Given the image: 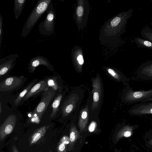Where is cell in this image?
Wrapping results in <instances>:
<instances>
[{
  "mask_svg": "<svg viewBox=\"0 0 152 152\" xmlns=\"http://www.w3.org/2000/svg\"><path fill=\"white\" fill-rule=\"evenodd\" d=\"M74 124V123H72L70 126L69 138L70 143L69 147V150H70V149L73 146L79 135V133Z\"/></svg>",
  "mask_w": 152,
  "mask_h": 152,
  "instance_id": "obj_20",
  "label": "cell"
},
{
  "mask_svg": "<svg viewBox=\"0 0 152 152\" xmlns=\"http://www.w3.org/2000/svg\"><path fill=\"white\" fill-rule=\"evenodd\" d=\"M2 111L1 103L0 102V114H1Z\"/></svg>",
  "mask_w": 152,
  "mask_h": 152,
  "instance_id": "obj_33",
  "label": "cell"
},
{
  "mask_svg": "<svg viewBox=\"0 0 152 152\" xmlns=\"http://www.w3.org/2000/svg\"><path fill=\"white\" fill-rule=\"evenodd\" d=\"M83 7L81 6H78L76 10L77 15L78 16H81L83 14Z\"/></svg>",
  "mask_w": 152,
  "mask_h": 152,
  "instance_id": "obj_29",
  "label": "cell"
},
{
  "mask_svg": "<svg viewBox=\"0 0 152 152\" xmlns=\"http://www.w3.org/2000/svg\"><path fill=\"white\" fill-rule=\"evenodd\" d=\"M151 25L152 26V18H151Z\"/></svg>",
  "mask_w": 152,
  "mask_h": 152,
  "instance_id": "obj_34",
  "label": "cell"
},
{
  "mask_svg": "<svg viewBox=\"0 0 152 152\" xmlns=\"http://www.w3.org/2000/svg\"><path fill=\"white\" fill-rule=\"evenodd\" d=\"M106 70L108 74L117 81L122 82L126 86H129L128 82L130 78L127 77L121 72L111 68H107Z\"/></svg>",
  "mask_w": 152,
  "mask_h": 152,
  "instance_id": "obj_18",
  "label": "cell"
},
{
  "mask_svg": "<svg viewBox=\"0 0 152 152\" xmlns=\"http://www.w3.org/2000/svg\"><path fill=\"white\" fill-rule=\"evenodd\" d=\"M144 140L146 147L152 151V129L145 132Z\"/></svg>",
  "mask_w": 152,
  "mask_h": 152,
  "instance_id": "obj_25",
  "label": "cell"
},
{
  "mask_svg": "<svg viewBox=\"0 0 152 152\" xmlns=\"http://www.w3.org/2000/svg\"><path fill=\"white\" fill-rule=\"evenodd\" d=\"M3 22V17L0 13V48H1V43H2L3 34V31L2 28Z\"/></svg>",
  "mask_w": 152,
  "mask_h": 152,
  "instance_id": "obj_27",
  "label": "cell"
},
{
  "mask_svg": "<svg viewBox=\"0 0 152 152\" xmlns=\"http://www.w3.org/2000/svg\"><path fill=\"white\" fill-rule=\"evenodd\" d=\"M152 96V88L148 90L134 91L129 86L124 89L121 96L122 102L124 104H132L141 102Z\"/></svg>",
  "mask_w": 152,
  "mask_h": 152,
  "instance_id": "obj_4",
  "label": "cell"
},
{
  "mask_svg": "<svg viewBox=\"0 0 152 152\" xmlns=\"http://www.w3.org/2000/svg\"><path fill=\"white\" fill-rule=\"evenodd\" d=\"M24 76H13L7 77L0 83V91H6L15 89L21 85Z\"/></svg>",
  "mask_w": 152,
  "mask_h": 152,
  "instance_id": "obj_8",
  "label": "cell"
},
{
  "mask_svg": "<svg viewBox=\"0 0 152 152\" xmlns=\"http://www.w3.org/2000/svg\"><path fill=\"white\" fill-rule=\"evenodd\" d=\"M140 34L142 39L152 42V29L148 26H146L143 27Z\"/></svg>",
  "mask_w": 152,
  "mask_h": 152,
  "instance_id": "obj_23",
  "label": "cell"
},
{
  "mask_svg": "<svg viewBox=\"0 0 152 152\" xmlns=\"http://www.w3.org/2000/svg\"><path fill=\"white\" fill-rule=\"evenodd\" d=\"M134 41L139 48H143L152 49V42L146 40L142 38L136 37Z\"/></svg>",
  "mask_w": 152,
  "mask_h": 152,
  "instance_id": "obj_24",
  "label": "cell"
},
{
  "mask_svg": "<svg viewBox=\"0 0 152 152\" xmlns=\"http://www.w3.org/2000/svg\"><path fill=\"white\" fill-rule=\"evenodd\" d=\"M17 118L14 114L9 115L0 126V140H3L13 131L16 123Z\"/></svg>",
  "mask_w": 152,
  "mask_h": 152,
  "instance_id": "obj_9",
  "label": "cell"
},
{
  "mask_svg": "<svg viewBox=\"0 0 152 152\" xmlns=\"http://www.w3.org/2000/svg\"><path fill=\"white\" fill-rule=\"evenodd\" d=\"M55 91L52 88H50L42 94L39 102L34 110V113L40 118L42 117L49 104L54 97Z\"/></svg>",
  "mask_w": 152,
  "mask_h": 152,
  "instance_id": "obj_7",
  "label": "cell"
},
{
  "mask_svg": "<svg viewBox=\"0 0 152 152\" xmlns=\"http://www.w3.org/2000/svg\"><path fill=\"white\" fill-rule=\"evenodd\" d=\"M69 90L67 87L65 88L64 90L59 92L54 99L51 105L52 112L50 114V118H54L59 111L60 104L63 101L66 92Z\"/></svg>",
  "mask_w": 152,
  "mask_h": 152,
  "instance_id": "obj_16",
  "label": "cell"
},
{
  "mask_svg": "<svg viewBox=\"0 0 152 152\" xmlns=\"http://www.w3.org/2000/svg\"><path fill=\"white\" fill-rule=\"evenodd\" d=\"M52 0H39L37 1L34 8L28 16L24 25L21 36L25 37L46 11Z\"/></svg>",
  "mask_w": 152,
  "mask_h": 152,
  "instance_id": "obj_3",
  "label": "cell"
},
{
  "mask_svg": "<svg viewBox=\"0 0 152 152\" xmlns=\"http://www.w3.org/2000/svg\"><path fill=\"white\" fill-rule=\"evenodd\" d=\"M26 0H15L14 7V11L15 18L18 19L22 13Z\"/></svg>",
  "mask_w": 152,
  "mask_h": 152,
  "instance_id": "obj_21",
  "label": "cell"
},
{
  "mask_svg": "<svg viewBox=\"0 0 152 152\" xmlns=\"http://www.w3.org/2000/svg\"><path fill=\"white\" fill-rule=\"evenodd\" d=\"M152 101V96L148 98L147 99L143 100L141 102V103L144 102H147Z\"/></svg>",
  "mask_w": 152,
  "mask_h": 152,
  "instance_id": "obj_30",
  "label": "cell"
},
{
  "mask_svg": "<svg viewBox=\"0 0 152 152\" xmlns=\"http://www.w3.org/2000/svg\"><path fill=\"white\" fill-rule=\"evenodd\" d=\"M128 112L133 116L152 115V101L137 104L128 110Z\"/></svg>",
  "mask_w": 152,
  "mask_h": 152,
  "instance_id": "obj_10",
  "label": "cell"
},
{
  "mask_svg": "<svg viewBox=\"0 0 152 152\" xmlns=\"http://www.w3.org/2000/svg\"><path fill=\"white\" fill-rule=\"evenodd\" d=\"M13 152H19L15 146H13L12 147Z\"/></svg>",
  "mask_w": 152,
  "mask_h": 152,
  "instance_id": "obj_31",
  "label": "cell"
},
{
  "mask_svg": "<svg viewBox=\"0 0 152 152\" xmlns=\"http://www.w3.org/2000/svg\"><path fill=\"white\" fill-rule=\"evenodd\" d=\"M37 79L33 80L28 84L27 87L20 93L16 99L14 100V103L15 105H17L22 100L25 95L37 82Z\"/></svg>",
  "mask_w": 152,
  "mask_h": 152,
  "instance_id": "obj_22",
  "label": "cell"
},
{
  "mask_svg": "<svg viewBox=\"0 0 152 152\" xmlns=\"http://www.w3.org/2000/svg\"><path fill=\"white\" fill-rule=\"evenodd\" d=\"M91 91L89 92L88 97L85 104L78 112V125L80 131L83 132L86 127L89 119L90 109L92 102Z\"/></svg>",
  "mask_w": 152,
  "mask_h": 152,
  "instance_id": "obj_6",
  "label": "cell"
},
{
  "mask_svg": "<svg viewBox=\"0 0 152 152\" xmlns=\"http://www.w3.org/2000/svg\"><path fill=\"white\" fill-rule=\"evenodd\" d=\"M19 57L16 54H12L0 59V77L8 72L14 67L16 59Z\"/></svg>",
  "mask_w": 152,
  "mask_h": 152,
  "instance_id": "obj_11",
  "label": "cell"
},
{
  "mask_svg": "<svg viewBox=\"0 0 152 152\" xmlns=\"http://www.w3.org/2000/svg\"><path fill=\"white\" fill-rule=\"evenodd\" d=\"M47 127L42 126L35 132L32 135L29 139V145H32L37 143L45 134Z\"/></svg>",
  "mask_w": 152,
  "mask_h": 152,
  "instance_id": "obj_19",
  "label": "cell"
},
{
  "mask_svg": "<svg viewBox=\"0 0 152 152\" xmlns=\"http://www.w3.org/2000/svg\"><path fill=\"white\" fill-rule=\"evenodd\" d=\"M134 150H132V151H131L130 152H134Z\"/></svg>",
  "mask_w": 152,
  "mask_h": 152,
  "instance_id": "obj_35",
  "label": "cell"
},
{
  "mask_svg": "<svg viewBox=\"0 0 152 152\" xmlns=\"http://www.w3.org/2000/svg\"><path fill=\"white\" fill-rule=\"evenodd\" d=\"M49 88L46 80L45 79L42 80L33 86L25 95L22 100L25 101L30 97L42 92L47 91Z\"/></svg>",
  "mask_w": 152,
  "mask_h": 152,
  "instance_id": "obj_15",
  "label": "cell"
},
{
  "mask_svg": "<svg viewBox=\"0 0 152 152\" xmlns=\"http://www.w3.org/2000/svg\"><path fill=\"white\" fill-rule=\"evenodd\" d=\"M97 126V123L95 120L92 121L90 123L88 127V130L90 132L94 131Z\"/></svg>",
  "mask_w": 152,
  "mask_h": 152,
  "instance_id": "obj_28",
  "label": "cell"
},
{
  "mask_svg": "<svg viewBox=\"0 0 152 152\" xmlns=\"http://www.w3.org/2000/svg\"><path fill=\"white\" fill-rule=\"evenodd\" d=\"M41 65H44L52 71H54L53 67L48 60L46 57L40 56H37L30 60L27 69L29 72L33 73L36 68Z\"/></svg>",
  "mask_w": 152,
  "mask_h": 152,
  "instance_id": "obj_12",
  "label": "cell"
},
{
  "mask_svg": "<svg viewBox=\"0 0 152 152\" xmlns=\"http://www.w3.org/2000/svg\"><path fill=\"white\" fill-rule=\"evenodd\" d=\"M83 56L82 55H80L78 56L77 58V61H78V62L81 59H83Z\"/></svg>",
  "mask_w": 152,
  "mask_h": 152,
  "instance_id": "obj_32",
  "label": "cell"
},
{
  "mask_svg": "<svg viewBox=\"0 0 152 152\" xmlns=\"http://www.w3.org/2000/svg\"><path fill=\"white\" fill-rule=\"evenodd\" d=\"M70 142L69 139L67 137H64L61 138L57 148V152H65L66 147Z\"/></svg>",
  "mask_w": 152,
  "mask_h": 152,
  "instance_id": "obj_26",
  "label": "cell"
},
{
  "mask_svg": "<svg viewBox=\"0 0 152 152\" xmlns=\"http://www.w3.org/2000/svg\"><path fill=\"white\" fill-rule=\"evenodd\" d=\"M84 94V89L79 86L72 89L65 96L61 107V118L63 119L70 118L79 110Z\"/></svg>",
  "mask_w": 152,
  "mask_h": 152,
  "instance_id": "obj_1",
  "label": "cell"
},
{
  "mask_svg": "<svg viewBox=\"0 0 152 152\" xmlns=\"http://www.w3.org/2000/svg\"><path fill=\"white\" fill-rule=\"evenodd\" d=\"M46 12L45 18L44 21L39 24L38 29L41 34L45 36H50L54 32L55 20L56 19V15L52 1L50 3Z\"/></svg>",
  "mask_w": 152,
  "mask_h": 152,
  "instance_id": "obj_5",
  "label": "cell"
},
{
  "mask_svg": "<svg viewBox=\"0 0 152 152\" xmlns=\"http://www.w3.org/2000/svg\"><path fill=\"white\" fill-rule=\"evenodd\" d=\"M46 80L48 87L52 88L55 91L60 92L64 89V86L60 76H50L46 77Z\"/></svg>",
  "mask_w": 152,
  "mask_h": 152,
  "instance_id": "obj_17",
  "label": "cell"
},
{
  "mask_svg": "<svg viewBox=\"0 0 152 152\" xmlns=\"http://www.w3.org/2000/svg\"><path fill=\"white\" fill-rule=\"evenodd\" d=\"M137 73L141 79L145 80L152 79V61L148 60L142 64L138 69Z\"/></svg>",
  "mask_w": 152,
  "mask_h": 152,
  "instance_id": "obj_14",
  "label": "cell"
},
{
  "mask_svg": "<svg viewBox=\"0 0 152 152\" xmlns=\"http://www.w3.org/2000/svg\"><path fill=\"white\" fill-rule=\"evenodd\" d=\"M92 90V102L90 109L89 119L98 118L103 103L104 88L101 78L98 73L91 79Z\"/></svg>",
  "mask_w": 152,
  "mask_h": 152,
  "instance_id": "obj_2",
  "label": "cell"
},
{
  "mask_svg": "<svg viewBox=\"0 0 152 152\" xmlns=\"http://www.w3.org/2000/svg\"><path fill=\"white\" fill-rule=\"evenodd\" d=\"M138 127V124L130 125L129 123L126 124L125 123H124L117 133L116 140L118 141L123 137L130 138L132 137L134 131Z\"/></svg>",
  "mask_w": 152,
  "mask_h": 152,
  "instance_id": "obj_13",
  "label": "cell"
}]
</instances>
